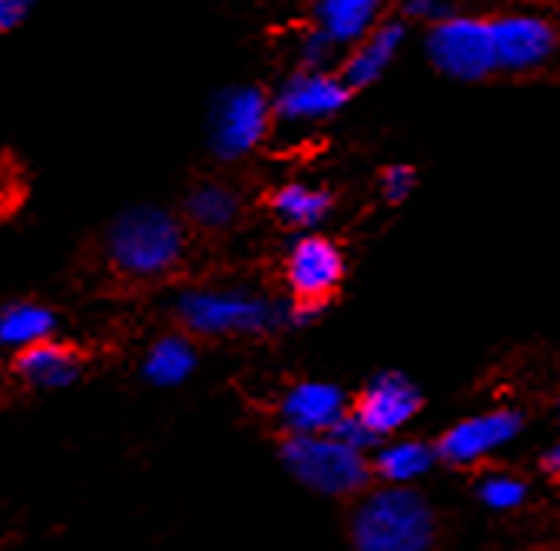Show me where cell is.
Masks as SVG:
<instances>
[{
	"label": "cell",
	"instance_id": "cell-5",
	"mask_svg": "<svg viewBox=\"0 0 560 551\" xmlns=\"http://www.w3.org/2000/svg\"><path fill=\"white\" fill-rule=\"evenodd\" d=\"M346 279V256L328 237L299 233L285 253V283H289V319L292 325L312 322L328 299L339 292Z\"/></svg>",
	"mask_w": 560,
	"mask_h": 551
},
{
	"label": "cell",
	"instance_id": "cell-4",
	"mask_svg": "<svg viewBox=\"0 0 560 551\" xmlns=\"http://www.w3.org/2000/svg\"><path fill=\"white\" fill-rule=\"evenodd\" d=\"M282 466L312 492L328 498H355L372 489V459L342 438L328 432L315 435H285L279 446Z\"/></svg>",
	"mask_w": 560,
	"mask_h": 551
},
{
	"label": "cell",
	"instance_id": "cell-16",
	"mask_svg": "<svg viewBox=\"0 0 560 551\" xmlns=\"http://www.w3.org/2000/svg\"><path fill=\"white\" fill-rule=\"evenodd\" d=\"M269 206H272V213H276V219L282 227H289L295 233H312L315 227H322L325 219L331 216L335 199H331L328 190H322L315 183L292 180V183H282L272 193Z\"/></svg>",
	"mask_w": 560,
	"mask_h": 551
},
{
	"label": "cell",
	"instance_id": "cell-15",
	"mask_svg": "<svg viewBox=\"0 0 560 551\" xmlns=\"http://www.w3.org/2000/svg\"><path fill=\"white\" fill-rule=\"evenodd\" d=\"M14 369L34 389H63V386H73L80 379L83 363L70 346L44 340V343H34V346L21 349Z\"/></svg>",
	"mask_w": 560,
	"mask_h": 551
},
{
	"label": "cell",
	"instance_id": "cell-23",
	"mask_svg": "<svg viewBox=\"0 0 560 551\" xmlns=\"http://www.w3.org/2000/svg\"><path fill=\"white\" fill-rule=\"evenodd\" d=\"M415 186H418V173L408 163H392V167L382 170L378 190H382L385 203H392V206L405 203L415 193Z\"/></svg>",
	"mask_w": 560,
	"mask_h": 551
},
{
	"label": "cell",
	"instance_id": "cell-19",
	"mask_svg": "<svg viewBox=\"0 0 560 551\" xmlns=\"http://www.w3.org/2000/svg\"><path fill=\"white\" fill-rule=\"evenodd\" d=\"M431 466H434V446L415 443V438H408V443H392L378 449V456L372 459V472L385 485H411Z\"/></svg>",
	"mask_w": 560,
	"mask_h": 551
},
{
	"label": "cell",
	"instance_id": "cell-7",
	"mask_svg": "<svg viewBox=\"0 0 560 551\" xmlns=\"http://www.w3.org/2000/svg\"><path fill=\"white\" fill-rule=\"evenodd\" d=\"M272 96L259 87L222 90L209 114V147L219 160H243L259 150L272 130Z\"/></svg>",
	"mask_w": 560,
	"mask_h": 551
},
{
	"label": "cell",
	"instance_id": "cell-24",
	"mask_svg": "<svg viewBox=\"0 0 560 551\" xmlns=\"http://www.w3.org/2000/svg\"><path fill=\"white\" fill-rule=\"evenodd\" d=\"M339 54L325 37H318L315 31H308L299 44V67H308V70H325L331 64V57Z\"/></svg>",
	"mask_w": 560,
	"mask_h": 551
},
{
	"label": "cell",
	"instance_id": "cell-3",
	"mask_svg": "<svg viewBox=\"0 0 560 551\" xmlns=\"http://www.w3.org/2000/svg\"><path fill=\"white\" fill-rule=\"evenodd\" d=\"M176 319L192 336H269L292 325L289 302H276L256 289H186L176 299Z\"/></svg>",
	"mask_w": 560,
	"mask_h": 551
},
{
	"label": "cell",
	"instance_id": "cell-25",
	"mask_svg": "<svg viewBox=\"0 0 560 551\" xmlns=\"http://www.w3.org/2000/svg\"><path fill=\"white\" fill-rule=\"evenodd\" d=\"M34 4L37 0H0V34H11L14 27H21Z\"/></svg>",
	"mask_w": 560,
	"mask_h": 551
},
{
	"label": "cell",
	"instance_id": "cell-10",
	"mask_svg": "<svg viewBox=\"0 0 560 551\" xmlns=\"http://www.w3.org/2000/svg\"><path fill=\"white\" fill-rule=\"evenodd\" d=\"M521 425H524V415L517 409H491V412L471 415L438 438L434 459L455 466V469H468V466L481 462L485 456H491L498 446H508L521 432Z\"/></svg>",
	"mask_w": 560,
	"mask_h": 551
},
{
	"label": "cell",
	"instance_id": "cell-12",
	"mask_svg": "<svg viewBox=\"0 0 560 551\" xmlns=\"http://www.w3.org/2000/svg\"><path fill=\"white\" fill-rule=\"evenodd\" d=\"M408 41V24L401 18L395 21H382L378 27H372L359 44L349 47L339 77L346 80L349 90H365L372 83H378L388 67L398 60L401 47Z\"/></svg>",
	"mask_w": 560,
	"mask_h": 551
},
{
	"label": "cell",
	"instance_id": "cell-6",
	"mask_svg": "<svg viewBox=\"0 0 560 551\" xmlns=\"http://www.w3.org/2000/svg\"><path fill=\"white\" fill-rule=\"evenodd\" d=\"M424 54H428V64L441 77L458 80V83H481L498 73L491 21L485 14L458 11L447 21L428 27Z\"/></svg>",
	"mask_w": 560,
	"mask_h": 551
},
{
	"label": "cell",
	"instance_id": "cell-13",
	"mask_svg": "<svg viewBox=\"0 0 560 551\" xmlns=\"http://www.w3.org/2000/svg\"><path fill=\"white\" fill-rule=\"evenodd\" d=\"M349 412L346 392L328 382H295L279 405L289 435L331 432V425Z\"/></svg>",
	"mask_w": 560,
	"mask_h": 551
},
{
	"label": "cell",
	"instance_id": "cell-2",
	"mask_svg": "<svg viewBox=\"0 0 560 551\" xmlns=\"http://www.w3.org/2000/svg\"><path fill=\"white\" fill-rule=\"evenodd\" d=\"M186 256L183 223L160 206H133L106 233V260L133 283L170 276Z\"/></svg>",
	"mask_w": 560,
	"mask_h": 551
},
{
	"label": "cell",
	"instance_id": "cell-1",
	"mask_svg": "<svg viewBox=\"0 0 560 551\" xmlns=\"http://www.w3.org/2000/svg\"><path fill=\"white\" fill-rule=\"evenodd\" d=\"M346 535L352 551H441L444 521L411 485H372L352 498Z\"/></svg>",
	"mask_w": 560,
	"mask_h": 551
},
{
	"label": "cell",
	"instance_id": "cell-18",
	"mask_svg": "<svg viewBox=\"0 0 560 551\" xmlns=\"http://www.w3.org/2000/svg\"><path fill=\"white\" fill-rule=\"evenodd\" d=\"M57 315L40 302H11L0 309V346L4 349H27L54 336Z\"/></svg>",
	"mask_w": 560,
	"mask_h": 551
},
{
	"label": "cell",
	"instance_id": "cell-20",
	"mask_svg": "<svg viewBox=\"0 0 560 551\" xmlns=\"http://www.w3.org/2000/svg\"><path fill=\"white\" fill-rule=\"evenodd\" d=\"M196 369V349L186 336H163L153 343L147 363H143V376L153 386H179L183 379H189V372Z\"/></svg>",
	"mask_w": 560,
	"mask_h": 551
},
{
	"label": "cell",
	"instance_id": "cell-22",
	"mask_svg": "<svg viewBox=\"0 0 560 551\" xmlns=\"http://www.w3.org/2000/svg\"><path fill=\"white\" fill-rule=\"evenodd\" d=\"M458 11H462L458 0H401V21L421 27H434Z\"/></svg>",
	"mask_w": 560,
	"mask_h": 551
},
{
	"label": "cell",
	"instance_id": "cell-26",
	"mask_svg": "<svg viewBox=\"0 0 560 551\" xmlns=\"http://www.w3.org/2000/svg\"><path fill=\"white\" fill-rule=\"evenodd\" d=\"M540 466H544V472H547L553 482H560V446H557V449H550V452L544 456V462H540Z\"/></svg>",
	"mask_w": 560,
	"mask_h": 551
},
{
	"label": "cell",
	"instance_id": "cell-14",
	"mask_svg": "<svg viewBox=\"0 0 560 551\" xmlns=\"http://www.w3.org/2000/svg\"><path fill=\"white\" fill-rule=\"evenodd\" d=\"M385 0H315L312 31L335 50H349L385 18Z\"/></svg>",
	"mask_w": 560,
	"mask_h": 551
},
{
	"label": "cell",
	"instance_id": "cell-21",
	"mask_svg": "<svg viewBox=\"0 0 560 551\" xmlns=\"http://www.w3.org/2000/svg\"><path fill=\"white\" fill-rule=\"evenodd\" d=\"M478 495H481V502H485L488 508L508 512V508H517V505L524 502L527 485H524L521 479H514V475H491V479H485V482L478 485Z\"/></svg>",
	"mask_w": 560,
	"mask_h": 551
},
{
	"label": "cell",
	"instance_id": "cell-8",
	"mask_svg": "<svg viewBox=\"0 0 560 551\" xmlns=\"http://www.w3.org/2000/svg\"><path fill=\"white\" fill-rule=\"evenodd\" d=\"M494 64L504 77H530L550 67L560 54V31L537 11H501L491 14Z\"/></svg>",
	"mask_w": 560,
	"mask_h": 551
},
{
	"label": "cell",
	"instance_id": "cell-9",
	"mask_svg": "<svg viewBox=\"0 0 560 551\" xmlns=\"http://www.w3.org/2000/svg\"><path fill=\"white\" fill-rule=\"evenodd\" d=\"M352 90L339 73L299 67L272 96V117L289 127H315L331 117H339Z\"/></svg>",
	"mask_w": 560,
	"mask_h": 551
},
{
	"label": "cell",
	"instance_id": "cell-17",
	"mask_svg": "<svg viewBox=\"0 0 560 551\" xmlns=\"http://www.w3.org/2000/svg\"><path fill=\"white\" fill-rule=\"evenodd\" d=\"M243 213L240 193L226 183H202L186 196V219L206 233L230 230Z\"/></svg>",
	"mask_w": 560,
	"mask_h": 551
},
{
	"label": "cell",
	"instance_id": "cell-11",
	"mask_svg": "<svg viewBox=\"0 0 560 551\" xmlns=\"http://www.w3.org/2000/svg\"><path fill=\"white\" fill-rule=\"evenodd\" d=\"M421 409V392L401 376V372H378L349 409L375 438L382 443L385 435L398 432L405 422H411Z\"/></svg>",
	"mask_w": 560,
	"mask_h": 551
}]
</instances>
